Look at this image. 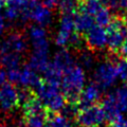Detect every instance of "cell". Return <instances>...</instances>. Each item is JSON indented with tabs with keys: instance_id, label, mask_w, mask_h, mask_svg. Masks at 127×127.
Wrapping results in <instances>:
<instances>
[{
	"instance_id": "obj_1",
	"label": "cell",
	"mask_w": 127,
	"mask_h": 127,
	"mask_svg": "<svg viewBox=\"0 0 127 127\" xmlns=\"http://www.w3.org/2000/svg\"><path fill=\"white\" fill-rule=\"evenodd\" d=\"M35 96L51 112H62L67 104V96L62 88L50 83H40L35 88Z\"/></svg>"
},
{
	"instance_id": "obj_2",
	"label": "cell",
	"mask_w": 127,
	"mask_h": 127,
	"mask_svg": "<svg viewBox=\"0 0 127 127\" xmlns=\"http://www.w3.org/2000/svg\"><path fill=\"white\" fill-rule=\"evenodd\" d=\"M86 86L85 69L82 68L77 63L68 67L63 73L61 88L69 97V101H77V97L82 90Z\"/></svg>"
},
{
	"instance_id": "obj_3",
	"label": "cell",
	"mask_w": 127,
	"mask_h": 127,
	"mask_svg": "<svg viewBox=\"0 0 127 127\" xmlns=\"http://www.w3.org/2000/svg\"><path fill=\"white\" fill-rule=\"evenodd\" d=\"M54 42L61 48H66L68 46L78 48L82 45L81 36L77 34L75 27L74 14H62Z\"/></svg>"
},
{
	"instance_id": "obj_4",
	"label": "cell",
	"mask_w": 127,
	"mask_h": 127,
	"mask_svg": "<svg viewBox=\"0 0 127 127\" xmlns=\"http://www.w3.org/2000/svg\"><path fill=\"white\" fill-rule=\"evenodd\" d=\"M35 69L27 64V65L19 67V68L11 69L6 71V77L10 83L20 86L21 88L35 89L40 84V77Z\"/></svg>"
},
{
	"instance_id": "obj_5",
	"label": "cell",
	"mask_w": 127,
	"mask_h": 127,
	"mask_svg": "<svg viewBox=\"0 0 127 127\" xmlns=\"http://www.w3.org/2000/svg\"><path fill=\"white\" fill-rule=\"evenodd\" d=\"M119 79L116 62L105 59L97 64L93 71V82L102 90L110 89Z\"/></svg>"
},
{
	"instance_id": "obj_6",
	"label": "cell",
	"mask_w": 127,
	"mask_h": 127,
	"mask_svg": "<svg viewBox=\"0 0 127 127\" xmlns=\"http://www.w3.org/2000/svg\"><path fill=\"white\" fill-rule=\"evenodd\" d=\"M107 48L111 52L121 51L127 36V21L125 18L116 17L107 26Z\"/></svg>"
},
{
	"instance_id": "obj_7",
	"label": "cell",
	"mask_w": 127,
	"mask_h": 127,
	"mask_svg": "<svg viewBox=\"0 0 127 127\" xmlns=\"http://www.w3.org/2000/svg\"><path fill=\"white\" fill-rule=\"evenodd\" d=\"M32 0H6L3 15L6 21L25 25L30 20V3Z\"/></svg>"
},
{
	"instance_id": "obj_8",
	"label": "cell",
	"mask_w": 127,
	"mask_h": 127,
	"mask_svg": "<svg viewBox=\"0 0 127 127\" xmlns=\"http://www.w3.org/2000/svg\"><path fill=\"white\" fill-rule=\"evenodd\" d=\"M105 120L107 119L104 108L97 104L82 108L76 117V122L81 127H100Z\"/></svg>"
},
{
	"instance_id": "obj_9",
	"label": "cell",
	"mask_w": 127,
	"mask_h": 127,
	"mask_svg": "<svg viewBox=\"0 0 127 127\" xmlns=\"http://www.w3.org/2000/svg\"><path fill=\"white\" fill-rule=\"evenodd\" d=\"M27 37L31 43V52L38 53H49L50 41L48 37V32L45 27L33 25L31 26L27 32Z\"/></svg>"
},
{
	"instance_id": "obj_10",
	"label": "cell",
	"mask_w": 127,
	"mask_h": 127,
	"mask_svg": "<svg viewBox=\"0 0 127 127\" xmlns=\"http://www.w3.org/2000/svg\"><path fill=\"white\" fill-rule=\"evenodd\" d=\"M29 48V39L19 32H12L0 41V53H17L23 55Z\"/></svg>"
},
{
	"instance_id": "obj_11",
	"label": "cell",
	"mask_w": 127,
	"mask_h": 127,
	"mask_svg": "<svg viewBox=\"0 0 127 127\" xmlns=\"http://www.w3.org/2000/svg\"><path fill=\"white\" fill-rule=\"evenodd\" d=\"M30 20L33 21L35 25L48 27L52 25L54 15L52 9L47 6L45 3L37 2L36 0H32L30 3Z\"/></svg>"
},
{
	"instance_id": "obj_12",
	"label": "cell",
	"mask_w": 127,
	"mask_h": 127,
	"mask_svg": "<svg viewBox=\"0 0 127 127\" xmlns=\"http://www.w3.org/2000/svg\"><path fill=\"white\" fill-rule=\"evenodd\" d=\"M19 105V90L12 83H4L0 87V110L11 112Z\"/></svg>"
},
{
	"instance_id": "obj_13",
	"label": "cell",
	"mask_w": 127,
	"mask_h": 127,
	"mask_svg": "<svg viewBox=\"0 0 127 127\" xmlns=\"http://www.w3.org/2000/svg\"><path fill=\"white\" fill-rule=\"evenodd\" d=\"M85 41L92 51H101L107 47V30L105 27L93 26L85 34Z\"/></svg>"
},
{
	"instance_id": "obj_14",
	"label": "cell",
	"mask_w": 127,
	"mask_h": 127,
	"mask_svg": "<svg viewBox=\"0 0 127 127\" xmlns=\"http://www.w3.org/2000/svg\"><path fill=\"white\" fill-rule=\"evenodd\" d=\"M102 89L94 82L86 85L77 97V103L79 108H85L91 105H94L100 101L102 96Z\"/></svg>"
},
{
	"instance_id": "obj_15",
	"label": "cell",
	"mask_w": 127,
	"mask_h": 127,
	"mask_svg": "<svg viewBox=\"0 0 127 127\" xmlns=\"http://www.w3.org/2000/svg\"><path fill=\"white\" fill-rule=\"evenodd\" d=\"M104 100L112 104L121 114H127V85H122L111 91Z\"/></svg>"
},
{
	"instance_id": "obj_16",
	"label": "cell",
	"mask_w": 127,
	"mask_h": 127,
	"mask_svg": "<svg viewBox=\"0 0 127 127\" xmlns=\"http://www.w3.org/2000/svg\"><path fill=\"white\" fill-rule=\"evenodd\" d=\"M74 21L76 31L81 33H86L94 26V17L84 10H79L74 14Z\"/></svg>"
},
{
	"instance_id": "obj_17",
	"label": "cell",
	"mask_w": 127,
	"mask_h": 127,
	"mask_svg": "<svg viewBox=\"0 0 127 127\" xmlns=\"http://www.w3.org/2000/svg\"><path fill=\"white\" fill-rule=\"evenodd\" d=\"M51 62L63 71H65L68 67L72 66L73 64L76 63L75 62L74 55L71 53L69 50L65 49V48H63L62 50L57 51V52L54 54V56Z\"/></svg>"
},
{
	"instance_id": "obj_18",
	"label": "cell",
	"mask_w": 127,
	"mask_h": 127,
	"mask_svg": "<svg viewBox=\"0 0 127 127\" xmlns=\"http://www.w3.org/2000/svg\"><path fill=\"white\" fill-rule=\"evenodd\" d=\"M29 65L37 72H45L50 64L49 61V53H38V52H31Z\"/></svg>"
},
{
	"instance_id": "obj_19",
	"label": "cell",
	"mask_w": 127,
	"mask_h": 127,
	"mask_svg": "<svg viewBox=\"0 0 127 127\" xmlns=\"http://www.w3.org/2000/svg\"><path fill=\"white\" fill-rule=\"evenodd\" d=\"M22 55L17 53H0V66L6 71L21 67Z\"/></svg>"
},
{
	"instance_id": "obj_20",
	"label": "cell",
	"mask_w": 127,
	"mask_h": 127,
	"mask_svg": "<svg viewBox=\"0 0 127 127\" xmlns=\"http://www.w3.org/2000/svg\"><path fill=\"white\" fill-rule=\"evenodd\" d=\"M77 64L85 70H90L95 66V56L92 50H83L78 53Z\"/></svg>"
},
{
	"instance_id": "obj_21",
	"label": "cell",
	"mask_w": 127,
	"mask_h": 127,
	"mask_svg": "<svg viewBox=\"0 0 127 127\" xmlns=\"http://www.w3.org/2000/svg\"><path fill=\"white\" fill-rule=\"evenodd\" d=\"M45 127H73L71 119L64 114H52L47 119Z\"/></svg>"
},
{
	"instance_id": "obj_22",
	"label": "cell",
	"mask_w": 127,
	"mask_h": 127,
	"mask_svg": "<svg viewBox=\"0 0 127 127\" xmlns=\"http://www.w3.org/2000/svg\"><path fill=\"white\" fill-rule=\"evenodd\" d=\"M105 6L107 5L105 4V2L103 0H85L83 5L81 6V10L86 11L87 13H89L90 15H92L94 17Z\"/></svg>"
},
{
	"instance_id": "obj_23",
	"label": "cell",
	"mask_w": 127,
	"mask_h": 127,
	"mask_svg": "<svg viewBox=\"0 0 127 127\" xmlns=\"http://www.w3.org/2000/svg\"><path fill=\"white\" fill-rule=\"evenodd\" d=\"M56 7L62 14H75L78 11L77 0H59Z\"/></svg>"
},
{
	"instance_id": "obj_24",
	"label": "cell",
	"mask_w": 127,
	"mask_h": 127,
	"mask_svg": "<svg viewBox=\"0 0 127 127\" xmlns=\"http://www.w3.org/2000/svg\"><path fill=\"white\" fill-rule=\"evenodd\" d=\"M94 20L96 22V25H100L103 27L108 26L111 22V20H112L111 13H110V10H108V6H105L102 11L98 12V13L94 16Z\"/></svg>"
},
{
	"instance_id": "obj_25",
	"label": "cell",
	"mask_w": 127,
	"mask_h": 127,
	"mask_svg": "<svg viewBox=\"0 0 127 127\" xmlns=\"http://www.w3.org/2000/svg\"><path fill=\"white\" fill-rule=\"evenodd\" d=\"M114 62H116L119 79L122 82H127V61L126 59H117Z\"/></svg>"
},
{
	"instance_id": "obj_26",
	"label": "cell",
	"mask_w": 127,
	"mask_h": 127,
	"mask_svg": "<svg viewBox=\"0 0 127 127\" xmlns=\"http://www.w3.org/2000/svg\"><path fill=\"white\" fill-rule=\"evenodd\" d=\"M111 127H127V118L124 116L119 117L117 120L111 122Z\"/></svg>"
},
{
	"instance_id": "obj_27",
	"label": "cell",
	"mask_w": 127,
	"mask_h": 127,
	"mask_svg": "<svg viewBox=\"0 0 127 127\" xmlns=\"http://www.w3.org/2000/svg\"><path fill=\"white\" fill-rule=\"evenodd\" d=\"M105 4L112 10L120 11V5H121V0H103Z\"/></svg>"
},
{
	"instance_id": "obj_28",
	"label": "cell",
	"mask_w": 127,
	"mask_h": 127,
	"mask_svg": "<svg viewBox=\"0 0 127 127\" xmlns=\"http://www.w3.org/2000/svg\"><path fill=\"white\" fill-rule=\"evenodd\" d=\"M58 1H59V0H42V2L45 3L47 6L51 7V9H53V7H56Z\"/></svg>"
},
{
	"instance_id": "obj_29",
	"label": "cell",
	"mask_w": 127,
	"mask_h": 127,
	"mask_svg": "<svg viewBox=\"0 0 127 127\" xmlns=\"http://www.w3.org/2000/svg\"><path fill=\"white\" fill-rule=\"evenodd\" d=\"M5 79H6V73L3 70L0 69V87L5 83Z\"/></svg>"
},
{
	"instance_id": "obj_30",
	"label": "cell",
	"mask_w": 127,
	"mask_h": 127,
	"mask_svg": "<svg viewBox=\"0 0 127 127\" xmlns=\"http://www.w3.org/2000/svg\"><path fill=\"white\" fill-rule=\"evenodd\" d=\"M120 52H121L122 54H124V55H127V36H126V38H125L124 45H123V47H122V49H121Z\"/></svg>"
},
{
	"instance_id": "obj_31",
	"label": "cell",
	"mask_w": 127,
	"mask_h": 127,
	"mask_svg": "<svg viewBox=\"0 0 127 127\" xmlns=\"http://www.w3.org/2000/svg\"><path fill=\"white\" fill-rule=\"evenodd\" d=\"M125 10L127 11V0H121V5H120V11Z\"/></svg>"
},
{
	"instance_id": "obj_32",
	"label": "cell",
	"mask_w": 127,
	"mask_h": 127,
	"mask_svg": "<svg viewBox=\"0 0 127 127\" xmlns=\"http://www.w3.org/2000/svg\"><path fill=\"white\" fill-rule=\"evenodd\" d=\"M15 127H27V126L25 125V122H19L17 125L15 124Z\"/></svg>"
},
{
	"instance_id": "obj_33",
	"label": "cell",
	"mask_w": 127,
	"mask_h": 127,
	"mask_svg": "<svg viewBox=\"0 0 127 127\" xmlns=\"http://www.w3.org/2000/svg\"><path fill=\"white\" fill-rule=\"evenodd\" d=\"M2 123H3V120H2V116H1V113H0V127L2 126Z\"/></svg>"
},
{
	"instance_id": "obj_34",
	"label": "cell",
	"mask_w": 127,
	"mask_h": 127,
	"mask_svg": "<svg viewBox=\"0 0 127 127\" xmlns=\"http://www.w3.org/2000/svg\"><path fill=\"white\" fill-rule=\"evenodd\" d=\"M1 127H12V126H5V125H2Z\"/></svg>"
},
{
	"instance_id": "obj_35",
	"label": "cell",
	"mask_w": 127,
	"mask_h": 127,
	"mask_svg": "<svg viewBox=\"0 0 127 127\" xmlns=\"http://www.w3.org/2000/svg\"><path fill=\"white\" fill-rule=\"evenodd\" d=\"M77 1H85V0H77Z\"/></svg>"
}]
</instances>
